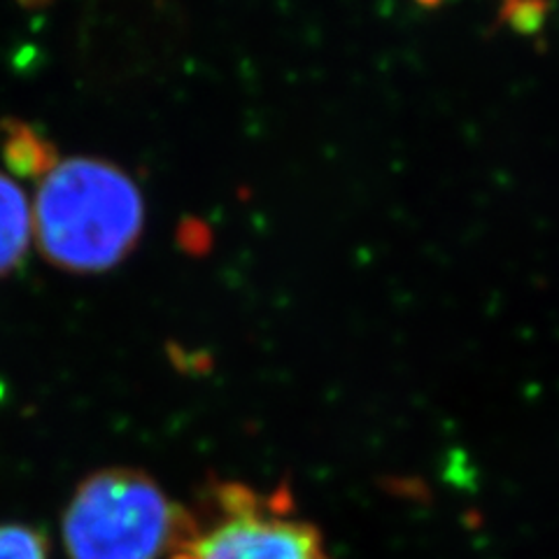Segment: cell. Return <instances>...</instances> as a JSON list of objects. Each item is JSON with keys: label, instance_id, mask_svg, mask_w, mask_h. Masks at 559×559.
I'll list each match as a JSON object with an SVG mask.
<instances>
[{"label": "cell", "instance_id": "6da1fadb", "mask_svg": "<svg viewBox=\"0 0 559 559\" xmlns=\"http://www.w3.org/2000/svg\"><path fill=\"white\" fill-rule=\"evenodd\" d=\"M145 226V201L119 166L75 156L51 166L33 205L40 252L66 271L98 273L124 261Z\"/></svg>", "mask_w": 559, "mask_h": 559}, {"label": "cell", "instance_id": "277c9868", "mask_svg": "<svg viewBox=\"0 0 559 559\" xmlns=\"http://www.w3.org/2000/svg\"><path fill=\"white\" fill-rule=\"evenodd\" d=\"M31 236L33 210L26 194L5 173H0V277L22 264Z\"/></svg>", "mask_w": 559, "mask_h": 559}, {"label": "cell", "instance_id": "3957f363", "mask_svg": "<svg viewBox=\"0 0 559 559\" xmlns=\"http://www.w3.org/2000/svg\"><path fill=\"white\" fill-rule=\"evenodd\" d=\"M166 559H331L320 530L294 513L285 487L264 495L240 483L213 487L203 515L189 513Z\"/></svg>", "mask_w": 559, "mask_h": 559}, {"label": "cell", "instance_id": "5b68a950", "mask_svg": "<svg viewBox=\"0 0 559 559\" xmlns=\"http://www.w3.org/2000/svg\"><path fill=\"white\" fill-rule=\"evenodd\" d=\"M0 559H47V540L26 524H0Z\"/></svg>", "mask_w": 559, "mask_h": 559}, {"label": "cell", "instance_id": "7a4b0ae2", "mask_svg": "<svg viewBox=\"0 0 559 559\" xmlns=\"http://www.w3.org/2000/svg\"><path fill=\"white\" fill-rule=\"evenodd\" d=\"M187 522L189 511L143 471L103 468L66 509L63 546L70 559H164Z\"/></svg>", "mask_w": 559, "mask_h": 559}]
</instances>
